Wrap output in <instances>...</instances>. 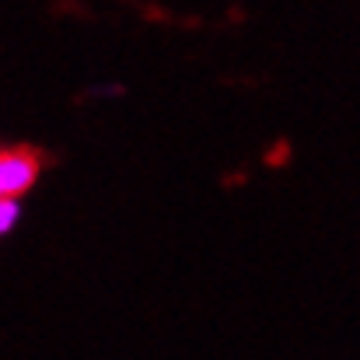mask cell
Masks as SVG:
<instances>
[{"label":"cell","instance_id":"1","mask_svg":"<svg viewBox=\"0 0 360 360\" xmlns=\"http://www.w3.org/2000/svg\"><path fill=\"white\" fill-rule=\"evenodd\" d=\"M39 158L21 147H7L0 154V196H25L39 179Z\"/></svg>","mask_w":360,"mask_h":360},{"label":"cell","instance_id":"2","mask_svg":"<svg viewBox=\"0 0 360 360\" xmlns=\"http://www.w3.org/2000/svg\"><path fill=\"white\" fill-rule=\"evenodd\" d=\"M21 221V196H0V235H11Z\"/></svg>","mask_w":360,"mask_h":360}]
</instances>
